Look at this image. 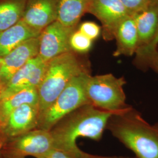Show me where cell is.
<instances>
[{
	"instance_id": "25",
	"label": "cell",
	"mask_w": 158,
	"mask_h": 158,
	"mask_svg": "<svg viewBox=\"0 0 158 158\" xmlns=\"http://www.w3.org/2000/svg\"><path fill=\"white\" fill-rule=\"evenodd\" d=\"M0 158H2V155H1V152H0Z\"/></svg>"
},
{
	"instance_id": "14",
	"label": "cell",
	"mask_w": 158,
	"mask_h": 158,
	"mask_svg": "<svg viewBox=\"0 0 158 158\" xmlns=\"http://www.w3.org/2000/svg\"><path fill=\"white\" fill-rule=\"evenodd\" d=\"M133 17L138 35L139 49L149 45L156 33L158 27V1L151 0L143 10L136 13Z\"/></svg>"
},
{
	"instance_id": "24",
	"label": "cell",
	"mask_w": 158,
	"mask_h": 158,
	"mask_svg": "<svg viewBox=\"0 0 158 158\" xmlns=\"http://www.w3.org/2000/svg\"><path fill=\"white\" fill-rule=\"evenodd\" d=\"M38 158H74L57 150H53L45 155Z\"/></svg>"
},
{
	"instance_id": "18",
	"label": "cell",
	"mask_w": 158,
	"mask_h": 158,
	"mask_svg": "<svg viewBox=\"0 0 158 158\" xmlns=\"http://www.w3.org/2000/svg\"><path fill=\"white\" fill-rule=\"evenodd\" d=\"M28 0H0V32L23 18Z\"/></svg>"
},
{
	"instance_id": "16",
	"label": "cell",
	"mask_w": 158,
	"mask_h": 158,
	"mask_svg": "<svg viewBox=\"0 0 158 158\" xmlns=\"http://www.w3.org/2000/svg\"><path fill=\"white\" fill-rule=\"evenodd\" d=\"M39 103L37 89H29L0 100V127L15 110L25 104Z\"/></svg>"
},
{
	"instance_id": "11",
	"label": "cell",
	"mask_w": 158,
	"mask_h": 158,
	"mask_svg": "<svg viewBox=\"0 0 158 158\" xmlns=\"http://www.w3.org/2000/svg\"><path fill=\"white\" fill-rule=\"evenodd\" d=\"M48 62L40 57L30 60L13 75L0 94V100L29 89H38L44 74Z\"/></svg>"
},
{
	"instance_id": "1",
	"label": "cell",
	"mask_w": 158,
	"mask_h": 158,
	"mask_svg": "<svg viewBox=\"0 0 158 158\" xmlns=\"http://www.w3.org/2000/svg\"><path fill=\"white\" fill-rule=\"evenodd\" d=\"M114 114H115L100 110L91 104L83 106L70 113L49 131L55 150L74 158H119L85 152L76 144L80 137L99 141L107 128L109 119Z\"/></svg>"
},
{
	"instance_id": "17",
	"label": "cell",
	"mask_w": 158,
	"mask_h": 158,
	"mask_svg": "<svg viewBox=\"0 0 158 158\" xmlns=\"http://www.w3.org/2000/svg\"><path fill=\"white\" fill-rule=\"evenodd\" d=\"M88 0H59L56 21L69 28H76L86 13Z\"/></svg>"
},
{
	"instance_id": "15",
	"label": "cell",
	"mask_w": 158,
	"mask_h": 158,
	"mask_svg": "<svg viewBox=\"0 0 158 158\" xmlns=\"http://www.w3.org/2000/svg\"><path fill=\"white\" fill-rule=\"evenodd\" d=\"M41 32L21 19L10 28L0 32V57L5 56L23 42L40 36Z\"/></svg>"
},
{
	"instance_id": "7",
	"label": "cell",
	"mask_w": 158,
	"mask_h": 158,
	"mask_svg": "<svg viewBox=\"0 0 158 158\" xmlns=\"http://www.w3.org/2000/svg\"><path fill=\"white\" fill-rule=\"evenodd\" d=\"M86 12L102 23V37L107 41L114 40L119 23L131 15L119 0H88Z\"/></svg>"
},
{
	"instance_id": "19",
	"label": "cell",
	"mask_w": 158,
	"mask_h": 158,
	"mask_svg": "<svg viewBox=\"0 0 158 158\" xmlns=\"http://www.w3.org/2000/svg\"><path fill=\"white\" fill-rule=\"evenodd\" d=\"M93 41L77 30L74 31L72 34L70 40V45L72 51L78 53H84L90 50Z\"/></svg>"
},
{
	"instance_id": "22",
	"label": "cell",
	"mask_w": 158,
	"mask_h": 158,
	"mask_svg": "<svg viewBox=\"0 0 158 158\" xmlns=\"http://www.w3.org/2000/svg\"><path fill=\"white\" fill-rule=\"evenodd\" d=\"M79 30L92 40L97 39L102 32L100 27L97 23L90 21L81 23Z\"/></svg>"
},
{
	"instance_id": "3",
	"label": "cell",
	"mask_w": 158,
	"mask_h": 158,
	"mask_svg": "<svg viewBox=\"0 0 158 158\" xmlns=\"http://www.w3.org/2000/svg\"><path fill=\"white\" fill-rule=\"evenodd\" d=\"M84 73H90V66L87 60L74 51L66 52L48 61L44 76L37 89L40 115L74 78Z\"/></svg>"
},
{
	"instance_id": "2",
	"label": "cell",
	"mask_w": 158,
	"mask_h": 158,
	"mask_svg": "<svg viewBox=\"0 0 158 158\" xmlns=\"http://www.w3.org/2000/svg\"><path fill=\"white\" fill-rule=\"evenodd\" d=\"M107 129L137 158H158V123L150 124L130 106L113 115Z\"/></svg>"
},
{
	"instance_id": "13",
	"label": "cell",
	"mask_w": 158,
	"mask_h": 158,
	"mask_svg": "<svg viewBox=\"0 0 158 158\" xmlns=\"http://www.w3.org/2000/svg\"><path fill=\"white\" fill-rule=\"evenodd\" d=\"M116 49L114 56L135 55L139 48L137 29L133 15H128L119 23L114 33Z\"/></svg>"
},
{
	"instance_id": "20",
	"label": "cell",
	"mask_w": 158,
	"mask_h": 158,
	"mask_svg": "<svg viewBox=\"0 0 158 158\" xmlns=\"http://www.w3.org/2000/svg\"><path fill=\"white\" fill-rule=\"evenodd\" d=\"M158 46V27L156 33L151 42L148 45L139 49L135 56V63L139 67L143 66L144 63L146 62L148 58L150 56L153 52L156 49Z\"/></svg>"
},
{
	"instance_id": "9",
	"label": "cell",
	"mask_w": 158,
	"mask_h": 158,
	"mask_svg": "<svg viewBox=\"0 0 158 158\" xmlns=\"http://www.w3.org/2000/svg\"><path fill=\"white\" fill-rule=\"evenodd\" d=\"M76 28H69L55 21L44 29L39 36L38 56L44 62L72 51L70 40Z\"/></svg>"
},
{
	"instance_id": "21",
	"label": "cell",
	"mask_w": 158,
	"mask_h": 158,
	"mask_svg": "<svg viewBox=\"0 0 158 158\" xmlns=\"http://www.w3.org/2000/svg\"><path fill=\"white\" fill-rule=\"evenodd\" d=\"M131 15L143 10L151 0H119Z\"/></svg>"
},
{
	"instance_id": "6",
	"label": "cell",
	"mask_w": 158,
	"mask_h": 158,
	"mask_svg": "<svg viewBox=\"0 0 158 158\" xmlns=\"http://www.w3.org/2000/svg\"><path fill=\"white\" fill-rule=\"evenodd\" d=\"M55 150L50 131L36 128L7 142L0 148L2 158H38Z\"/></svg>"
},
{
	"instance_id": "10",
	"label": "cell",
	"mask_w": 158,
	"mask_h": 158,
	"mask_svg": "<svg viewBox=\"0 0 158 158\" xmlns=\"http://www.w3.org/2000/svg\"><path fill=\"white\" fill-rule=\"evenodd\" d=\"M39 36L23 42L5 56L0 57V94L13 75L38 56Z\"/></svg>"
},
{
	"instance_id": "26",
	"label": "cell",
	"mask_w": 158,
	"mask_h": 158,
	"mask_svg": "<svg viewBox=\"0 0 158 158\" xmlns=\"http://www.w3.org/2000/svg\"><path fill=\"white\" fill-rule=\"evenodd\" d=\"M155 1H158V0H155Z\"/></svg>"
},
{
	"instance_id": "5",
	"label": "cell",
	"mask_w": 158,
	"mask_h": 158,
	"mask_svg": "<svg viewBox=\"0 0 158 158\" xmlns=\"http://www.w3.org/2000/svg\"><path fill=\"white\" fill-rule=\"evenodd\" d=\"M84 73L74 78L56 100L40 115L37 128L49 131L64 117L79 107L90 104L85 91Z\"/></svg>"
},
{
	"instance_id": "8",
	"label": "cell",
	"mask_w": 158,
	"mask_h": 158,
	"mask_svg": "<svg viewBox=\"0 0 158 158\" xmlns=\"http://www.w3.org/2000/svg\"><path fill=\"white\" fill-rule=\"evenodd\" d=\"M39 104H25L15 110L0 127V148L12 139L37 128Z\"/></svg>"
},
{
	"instance_id": "12",
	"label": "cell",
	"mask_w": 158,
	"mask_h": 158,
	"mask_svg": "<svg viewBox=\"0 0 158 158\" xmlns=\"http://www.w3.org/2000/svg\"><path fill=\"white\" fill-rule=\"evenodd\" d=\"M59 0H28L23 21L31 28L42 32L56 21Z\"/></svg>"
},
{
	"instance_id": "4",
	"label": "cell",
	"mask_w": 158,
	"mask_h": 158,
	"mask_svg": "<svg viewBox=\"0 0 158 158\" xmlns=\"http://www.w3.org/2000/svg\"><path fill=\"white\" fill-rule=\"evenodd\" d=\"M126 80L113 74L86 76L85 91L90 104L103 111L117 114L130 106L126 102L124 87Z\"/></svg>"
},
{
	"instance_id": "23",
	"label": "cell",
	"mask_w": 158,
	"mask_h": 158,
	"mask_svg": "<svg viewBox=\"0 0 158 158\" xmlns=\"http://www.w3.org/2000/svg\"><path fill=\"white\" fill-rule=\"evenodd\" d=\"M145 67L151 68L153 71L158 74V46L144 63L143 68Z\"/></svg>"
}]
</instances>
